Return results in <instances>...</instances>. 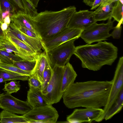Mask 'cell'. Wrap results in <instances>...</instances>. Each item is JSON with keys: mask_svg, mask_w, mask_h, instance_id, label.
<instances>
[{"mask_svg": "<svg viewBox=\"0 0 123 123\" xmlns=\"http://www.w3.org/2000/svg\"><path fill=\"white\" fill-rule=\"evenodd\" d=\"M115 3L111 11V17L118 22L117 26H119L123 24V0H119Z\"/></svg>", "mask_w": 123, "mask_h": 123, "instance_id": "44dd1931", "label": "cell"}, {"mask_svg": "<svg viewBox=\"0 0 123 123\" xmlns=\"http://www.w3.org/2000/svg\"><path fill=\"white\" fill-rule=\"evenodd\" d=\"M4 86L2 90L10 94L12 93L17 92L20 88L12 86L8 83H5Z\"/></svg>", "mask_w": 123, "mask_h": 123, "instance_id": "d6a6232c", "label": "cell"}, {"mask_svg": "<svg viewBox=\"0 0 123 123\" xmlns=\"http://www.w3.org/2000/svg\"><path fill=\"white\" fill-rule=\"evenodd\" d=\"M0 108L13 113L22 115L33 108L27 101L19 99L7 92L0 93Z\"/></svg>", "mask_w": 123, "mask_h": 123, "instance_id": "30bf717a", "label": "cell"}, {"mask_svg": "<svg viewBox=\"0 0 123 123\" xmlns=\"http://www.w3.org/2000/svg\"><path fill=\"white\" fill-rule=\"evenodd\" d=\"M10 17L11 16L10 15H8L6 17L4 20L3 23H5L10 25L11 22Z\"/></svg>", "mask_w": 123, "mask_h": 123, "instance_id": "60d3db41", "label": "cell"}, {"mask_svg": "<svg viewBox=\"0 0 123 123\" xmlns=\"http://www.w3.org/2000/svg\"><path fill=\"white\" fill-rule=\"evenodd\" d=\"M64 67L56 65L51 68L50 80L46 87L41 91L42 96L48 105L57 103L62 98L63 93L61 92V89Z\"/></svg>", "mask_w": 123, "mask_h": 123, "instance_id": "277c9868", "label": "cell"}, {"mask_svg": "<svg viewBox=\"0 0 123 123\" xmlns=\"http://www.w3.org/2000/svg\"><path fill=\"white\" fill-rule=\"evenodd\" d=\"M10 18L11 22H17L39 36L32 20V18L25 12L18 11L13 14L10 17Z\"/></svg>", "mask_w": 123, "mask_h": 123, "instance_id": "e0dca14e", "label": "cell"}, {"mask_svg": "<svg viewBox=\"0 0 123 123\" xmlns=\"http://www.w3.org/2000/svg\"><path fill=\"white\" fill-rule=\"evenodd\" d=\"M36 63L33 70L31 72V75L37 78L40 82L41 86L43 82V74L46 65L49 63L46 52L39 53L36 56Z\"/></svg>", "mask_w": 123, "mask_h": 123, "instance_id": "5bb4252c", "label": "cell"}, {"mask_svg": "<svg viewBox=\"0 0 123 123\" xmlns=\"http://www.w3.org/2000/svg\"><path fill=\"white\" fill-rule=\"evenodd\" d=\"M106 0H102V2L101 4H102V3H103Z\"/></svg>", "mask_w": 123, "mask_h": 123, "instance_id": "f6af8a7d", "label": "cell"}, {"mask_svg": "<svg viewBox=\"0 0 123 123\" xmlns=\"http://www.w3.org/2000/svg\"><path fill=\"white\" fill-rule=\"evenodd\" d=\"M112 80H90L74 83L64 92L63 102L69 109L82 107L101 108L108 100Z\"/></svg>", "mask_w": 123, "mask_h": 123, "instance_id": "6da1fadb", "label": "cell"}, {"mask_svg": "<svg viewBox=\"0 0 123 123\" xmlns=\"http://www.w3.org/2000/svg\"><path fill=\"white\" fill-rule=\"evenodd\" d=\"M36 62V57L35 59L31 60H22L13 61V64L23 70L31 72L35 68Z\"/></svg>", "mask_w": 123, "mask_h": 123, "instance_id": "7402d4cb", "label": "cell"}, {"mask_svg": "<svg viewBox=\"0 0 123 123\" xmlns=\"http://www.w3.org/2000/svg\"><path fill=\"white\" fill-rule=\"evenodd\" d=\"M1 25L0 24V41L2 42L5 39L6 35L2 30Z\"/></svg>", "mask_w": 123, "mask_h": 123, "instance_id": "f35d334b", "label": "cell"}, {"mask_svg": "<svg viewBox=\"0 0 123 123\" xmlns=\"http://www.w3.org/2000/svg\"><path fill=\"white\" fill-rule=\"evenodd\" d=\"M11 22L13 23L16 28L24 33L30 37L39 38L41 40L39 36L35 32L21 26L17 22Z\"/></svg>", "mask_w": 123, "mask_h": 123, "instance_id": "f546056e", "label": "cell"}, {"mask_svg": "<svg viewBox=\"0 0 123 123\" xmlns=\"http://www.w3.org/2000/svg\"><path fill=\"white\" fill-rule=\"evenodd\" d=\"M25 13L32 18L38 14L37 10L31 0H21Z\"/></svg>", "mask_w": 123, "mask_h": 123, "instance_id": "cb8c5ba5", "label": "cell"}, {"mask_svg": "<svg viewBox=\"0 0 123 123\" xmlns=\"http://www.w3.org/2000/svg\"><path fill=\"white\" fill-rule=\"evenodd\" d=\"M19 81H17L16 80H11L8 83L10 85L16 87L20 88V85L19 83Z\"/></svg>", "mask_w": 123, "mask_h": 123, "instance_id": "74e56055", "label": "cell"}, {"mask_svg": "<svg viewBox=\"0 0 123 123\" xmlns=\"http://www.w3.org/2000/svg\"><path fill=\"white\" fill-rule=\"evenodd\" d=\"M77 75L72 65L69 62L64 67L62 77L61 92L63 93L66 89L74 83Z\"/></svg>", "mask_w": 123, "mask_h": 123, "instance_id": "2e32d148", "label": "cell"}, {"mask_svg": "<svg viewBox=\"0 0 123 123\" xmlns=\"http://www.w3.org/2000/svg\"><path fill=\"white\" fill-rule=\"evenodd\" d=\"M0 49L8 52L12 53V52H13L15 54L20 58L21 57V54L15 45L6 37L5 40L2 42L1 44L0 45Z\"/></svg>", "mask_w": 123, "mask_h": 123, "instance_id": "d4e9b609", "label": "cell"}, {"mask_svg": "<svg viewBox=\"0 0 123 123\" xmlns=\"http://www.w3.org/2000/svg\"><path fill=\"white\" fill-rule=\"evenodd\" d=\"M83 31L79 28L66 27L53 37L42 40L43 49L47 52L69 40L77 39Z\"/></svg>", "mask_w": 123, "mask_h": 123, "instance_id": "9c48e42d", "label": "cell"}, {"mask_svg": "<svg viewBox=\"0 0 123 123\" xmlns=\"http://www.w3.org/2000/svg\"><path fill=\"white\" fill-rule=\"evenodd\" d=\"M1 27L2 30L6 36L8 33L10 29L9 25L5 23H3L1 24Z\"/></svg>", "mask_w": 123, "mask_h": 123, "instance_id": "d590c367", "label": "cell"}, {"mask_svg": "<svg viewBox=\"0 0 123 123\" xmlns=\"http://www.w3.org/2000/svg\"><path fill=\"white\" fill-rule=\"evenodd\" d=\"M112 17L106 24H98L95 23L81 33L80 37L87 44L106 40L111 36L110 31L113 29L114 21Z\"/></svg>", "mask_w": 123, "mask_h": 123, "instance_id": "8992f818", "label": "cell"}, {"mask_svg": "<svg viewBox=\"0 0 123 123\" xmlns=\"http://www.w3.org/2000/svg\"><path fill=\"white\" fill-rule=\"evenodd\" d=\"M3 62L1 60L0 58V63H1Z\"/></svg>", "mask_w": 123, "mask_h": 123, "instance_id": "ee69618b", "label": "cell"}, {"mask_svg": "<svg viewBox=\"0 0 123 123\" xmlns=\"http://www.w3.org/2000/svg\"><path fill=\"white\" fill-rule=\"evenodd\" d=\"M32 2L36 7H37V5L39 0H31Z\"/></svg>", "mask_w": 123, "mask_h": 123, "instance_id": "7bdbcfd3", "label": "cell"}, {"mask_svg": "<svg viewBox=\"0 0 123 123\" xmlns=\"http://www.w3.org/2000/svg\"><path fill=\"white\" fill-rule=\"evenodd\" d=\"M0 68L22 74L31 75V72L23 70L13 64H8L3 62L0 63Z\"/></svg>", "mask_w": 123, "mask_h": 123, "instance_id": "484cf974", "label": "cell"}, {"mask_svg": "<svg viewBox=\"0 0 123 123\" xmlns=\"http://www.w3.org/2000/svg\"><path fill=\"white\" fill-rule=\"evenodd\" d=\"M52 74V69L49 62L46 66L43 74V82L41 86V91L48 85L51 79Z\"/></svg>", "mask_w": 123, "mask_h": 123, "instance_id": "4316f807", "label": "cell"}, {"mask_svg": "<svg viewBox=\"0 0 123 123\" xmlns=\"http://www.w3.org/2000/svg\"><path fill=\"white\" fill-rule=\"evenodd\" d=\"M29 122L23 115H18L5 110L0 113V123H29Z\"/></svg>", "mask_w": 123, "mask_h": 123, "instance_id": "ac0fdd59", "label": "cell"}, {"mask_svg": "<svg viewBox=\"0 0 123 123\" xmlns=\"http://www.w3.org/2000/svg\"><path fill=\"white\" fill-rule=\"evenodd\" d=\"M0 10L9 11L13 14L17 12L14 7L9 0H0Z\"/></svg>", "mask_w": 123, "mask_h": 123, "instance_id": "83f0119b", "label": "cell"}, {"mask_svg": "<svg viewBox=\"0 0 123 123\" xmlns=\"http://www.w3.org/2000/svg\"><path fill=\"white\" fill-rule=\"evenodd\" d=\"M112 85L107 103L103 109L104 112L97 122L102 121L109 110L118 98L121 89L123 88V57H120L117 63L113 78Z\"/></svg>", "mask_w": 123, "mask_h": 123, "instance_id": "52a82bcc", "label": "cell"}, {"mask_svg": "<svg viewBox=\"0 0 123 123\" xmlns=\"http://www.w3.org/2000/svg\"><path fill=\"white\" fill-rule=\"evenodd\" d=\"M103 112L104 110L101 108L76 109L67 116L66 120L70 123L97 122Z\"/></svg>", "mask_w": 123, "mask_h": 123, "instance_id": "8fae6325", "label": "cell"}, {"mask_svg": "<svg viewBox=\"0 0 123 123\" xmlns=\"http://www.w3.org/2000/svg\"><path fill=\"white\" fill-rule=\"evenodd\" d=\"M28 80L29 87L41 89V82L34 76L31 75Z\"/></svg>", "mask_w": 123, "mask_h": 123, "instance_id": "4dcf8cb0", "label": "cell"}, {"mask_svg": "<svg viewBox=\"0 0 123 123\" xmlns=\"http://www.w3.org/2000/svg\"><path fill=\"white\" fill-rule=\"evenodd\" d=\"M102 0H94L91 10H93L99 6L102 2Z\"/></svg>", "mask_w": 123, "mask_h": 123, "instance_id": "8d00e7d4", "label": "cell"}, {"mask_svg": "<svg viewBox=\"0 0 123 123\" xmlns=\"http://www.w3.org/2000/svg\"><path fill=\"white\" fill-rule=\"evenodd\" d=\"M83 2L87 5L92 7L94 0H83Z\"/></svg>", "mask_w": 123, "mask_h": 123, "instance_id": "b9f144b4", "label": "cell"}, {"mask_svg": "<svg viewBox=\"0 0 123 123\" xmlns=\"http://www.w3.org/2000/svg\"><path fill=\"white\" fill-rule=\"evenodd\" d=\"M2 42L0 41V45L2 43Z\"/></svg>", "mask_w": 123, "mask_h": 123, "instance_id": "bcb514c9", "label": "cell"}, {"mask_svg": "<svg viewBox=\"0 0 123 123\" xmlns=\"http://www.w3.org/2000/svg\"><path fill=\"white\" fill-rule=\"evenodd\" d=\"M94 11L88 10L76 11L70 18L67 27L79 28L83 30L96 21L94 20Z\"/></svg>", "mask_w": 123, "mask_h": 123, "instance_id": "7c38bea8", "label": "cell"}, {"mask_svg": "<svg viewBox=\"0 0 123 123\" xmlns=\"http://www.w3.org/2000/svg\"><path fill=\"white\" fill-rule=\"evenodd\" d=\"M31 76L19 74L0 68V83L13 80H28Z\"/></svg>", "mask_w": 123, "mask_h": 123, "instance_id": "d6986e66", "label": "cell"}, {"mask_svg": "<svg viewBox=\"0 0 123 123\" xmlns=\"http://www.w3.org/2000/svg\"><path fill=\"white\" fill-rule=\"evenodd\" d=\"M119 0H106L100 5H104L107 4H110L111 3L115 2H116Z\"/></svg>", "mask_w": 123, "mask_h": 123, "instance_id": "ab89813d", "label": "cell"}, {"mask_svg": "<svg viewBox=\"0 0 123 123\" xmlns=\"http://www.w3.org/2000/svg\"><path fill=\"white\" fill-rule=\"evenodd\" d=\"M15 8L17 12L19 11L25 13L21 0H9Z\"/></svg>", "mask_w": 123, "mask_h": 123, "instance_id": "1f68e13d", "label": "cell"}, {"mask_svg": "<svg viewBox=\"0 0 123 123\" xmlns=\"http://www.w3.org/2000/svg\"><path fill=\"white\" fill-rule=\"evenodd\" d=\"M29 87L27 101L33 108L48 105L42 96L41 89Z\"/></svg>", "mask_w": 123, "mask_h": 123, "instance_id": "9a60e30c", "label": "cell"}, {"mask_svg": "<svg viewBox=\"0 0 123 123\" xmlns=\"http://www.w3.org/2000/svg\"><path fill=\"white\" fill-rule=\"evenodd\" d=\"M94 12V18L96 22L98 21L105 20L108 19L110 17H111V12H108L100 11Z\"/></svg>", "mask_w": 123, "mask_h": 123, "instance_id": "f1b7e54d", "label": "cell"}, {"mask_svg": "<svg viewBox=\"0 0 123 123\" xmlns=\"http://www.w3.org/2000/svg\"><path fill=\"white\" fill-rule=\"evenodd\" d=\"M9 25L10 29L9 32L14 35L33 50L38 53L42 49H43L41 39L30 37L24 33L18 30L12 22Z\"/></svg>", "mask_w": 123, "mask_h": 123, "instance_id": "4fadbf2b", "label": "cell"}, {"mask_svg": "<svg viewBox=\"0 0 123 123\" xmlns=\"http://www.w3.org/2000/svg\"><path fill=\"white\" fill-rule=\"evenodd\" d=\"M76 11L70 6L57 11L45 10L38 13L32 20L41 41L49 38L67 27Z\"/></svg>", "mask_w": 123, "mask_h": 123, "instance_id": "3957f363", "label": "cell"}, {"mask_svg": "<svg viewBox=\"0 0 123 123\" xmlns=\"http://www.w3.org/2000/svg\"><path fill=\"white\" fill-rule=\"evenodd\" d=\"M76 39H71L52 50L45 52L51 68L56 65L64 67L69 62L75 49L74 42Z\"/></svg>", "mask_w": 123, "mask_h": 123, "instance_id": "5b68a950", "label": "cell"}, {"mask_svg": "<svg viewBox=\"0 0 123 123\" xmlns=\"http://www.w3.org/2000/svg\"><path fill=\"white\" fill-rule=\"evenodd\" d=\"M113 5V3L104 5H100L98 8L94 12H95L102 11L108 12L111 11Z\"/></svg>", "mask_w": 123, "mask_h": 123, "instance_id": "e575fe53", "label": "cell"}, {"mask_svg": "<svg viewBox=\"0 0 123 123\" xmlns=\"http://www.w3.org/2000/svg\"><path fill=\"white\" fill-rule=\"evenodd\" d=\"M123 106V88L121 91L117 100L106 114L104 119L107 120L111 119L120 111Z\"/></svg>", "mask_w": 123, "mask_h": 123, "instance_id": "ffe728a7", "label": "cell"}, {"mask_svg": "<svg viewBox=\"0 0 123 123\" xmlns=\"http://www.w3.org/2000/svg\"><path fill=\"white\" fill-rule=\"evenodd\" d=\"M0 58L3 62L10 64H13V61L22 60L20 57L15 54L0 49Z\"/></svg>", "mask_w": 123, "mask_h": 123, "instance_id": "603a6c76", "label": "cell"}, {"mask_svg": "<svg viewBox=\"0 0 123 123\" xmlns=\"http://www.w3.org/2000/svg\"><path fill=\"white\" fill-rule=\"evenodd\" d=\"M118 51L112 43L105 41L76 47L74 54L81 61L83 68L96 71L104 65H111L117 57Z\"/></svg>", "mask_w": 123, "mask_h": 123, "instance_id": "7a4b0ae2", "label": "cell"}, {"mask_svg": "<svg viewBox=\"0 0 123 123\" xmlns=\"http://www.w3.org/2000/svg\"><path fill=\"white\" fill-rule=\"evenodd\" d=\"M22 115L29 121V123H55L59 117L57 111L52 105L33 108Z\"/></svg>", "mask_w": 123, "mask_h": 123, "instance_id": "ba28073f", "label": "cell"}, {"mask_svg": "<svg viewBox=\"0 0 123 123\" xmlns=\"http://www.w3.org/2000/svg\"><path fill=\"white\" fill-rule=\"evenodd\" d=\"M113 30L112 32L110 34L111 36L114 39H119L120 37L122 26H116L113 27Z\"/></svg>", "mask_w": 123, "mask_h": 123, "instance_id": "836d02e7", "label": "cell"}]
</instances>
